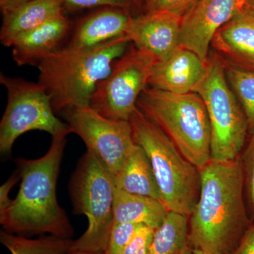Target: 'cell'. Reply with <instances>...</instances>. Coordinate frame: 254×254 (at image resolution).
I'll list each match as a JSON object with an SVG mask.
<instances>
[{
	"instance_id": "obj_7",
	"label": "cell",
	"mask_w": 254,
	"mask_h": 254,
	"mask_svg": "<svg viewBox=\"0 0 254 254\" xmlns=\"http://www.w3.org/2000/svg\"><path fill=\"white\" fill-rule=\"evenodd\" d=\"M205 77L194 93L204 102L211 131V160L228 162L240 158L249 131L242 107L229 86L225 65L217 54L208 58Z\"/></svg>"
},
{
	"instance_id": "obj_4",
	"label": "cell",
	"mask_w": 254,
	"mask_h": 254,
	"mask_svg": "<svg viewBox=\"0 0 254 254\" xmlns=\"http://www.w3.org/2000/svg\"><path fill=\"white\" fill-rule=\"evenodd\" d=\"M137 107L198 170L211 160V131L206 107L196 93L175 94L146 88Z\"/></svg>"
},
{
	"instance_id": "obj_30",
	"label": "cell",
	"mask_w": 254,
	"mask_h": 254,
	"mask_svg": "<svg viewBox=\"0 0 254 254\" xmlns=\"http://www.w3.org/2000/svg\"><path fill=\"white\" fill-rule=\"evenodd\" d=\"M29 1L31 0H0V9L4 14Z\"/></svg>"
},
{
	"instance_id": "obj_32",
	"label": "cell",
	"mask_w": 254,
	"mask_h": 254,
	"mask_svg": "<svg viewBox=\"0 0 254 254\" xmlns=\"http://www.w3.org/2000/svg\"><path fill=\"white\" fill-rule=\"evenodd\" d=\"M66 254H106L105 252H86V251H73L68 252Z\"/></svg>"
},
{
	"instance_id": "obj_13",
	"label": "cell",
	"mask_w": 254,
	"mask_h": 254,
	"mask_svg": "<svg viewBox=\"0 0 254 254\" xmlns=\"http://www.w3.org/2000/svg\"><path fill=\"white\" fill-rule=\"evenodd\" d=\"M182 18L166 12L146 13L132 18L126 36L138 49L163 60L180 46Z\"/></svg>"
},
{
	"instance_id": "obj_3",
	"label": "cell",
	"mask_w": 254,
	"mask_h": 254,
	"mask_svg": "<svg viewBox=\"0 0 254 254\" xmlns=\"http://www.w3.org/2000/svg\"><path fill=\"white\" fill-rule=\"evenodd\" d=\"M128 43L125 36L90 49L64 46L42 60L38 82L50 95L55 113L90 105L98 83L111 72Z\"/></svg>"
},
{
	"instance_id": "obj_27",
	"label": "cell",
	"mask_w": 254,
	"mask_h": 254,
	"mask_svg": "<svg viewBox=\"0 0 254 254\" xmlns=\"http://www.w3.org/2000/svg\"><path fill=\"white\" fill-rule=\"evenodd\" d=\"M64 4L75 9L94 7H117L127 9L129 0H63Z\"/></svg>"
},
{
	"instance_id": "obj_8",
	"label": "cell",
	"mask_w": 254,
	"mask_h": 254,
	"mask_svg": "<svg viewBox=\"0 0 254 254\" xmlns=\"http://www.w3.org/2000/svg\"><path fill=\"white\" fill-rule=\"evenodd\" d=\"M0 82L7 92V104L0 123V153L11 154L14 142L26 132L39 130L57 136L69 132L52 106L51 98L39 82L10 77L0 73Z\"/></svg>"
},
{
	"instance_id": "obj_9",
	"label": "cell",
	"mask_w": 254,
	"mask_h": 254,
	"mask_svg": "<svg viewBox=\"0 0 254 254\" xmlns=\"http://www.w3.org/2000/svg\"><path fill=\"white\" fill-rule=\"evenodd\" d=\"M157 60L134 46L114 64L111 72L100 82L90 106L105 118L129 120L137 101L149 85Z\"/></svg>"
},
{
	"instance_id": "obj_14",
	"label": "cell",
	"mask_w": 254,
	"mask_h": 254,
	"mask_svg": "<svg viewBox=\"0 0 254 254\" xmlns=\"http://www.w3.org/2000/svg\"><path fill=\"white\" fill-rule=\"evenodd\" d=\"M131 19L125 9L102 7L78 23L66 46L90 49L125 36Z\"/></svg>"
},
{
	"instance_id": "obj_5",
	"label": "cell",
	"mask_w": 254,
	"mask_h": 254,
	"mask_svg": "<svg viewBox=\"0 0 254 254\" xmlns=\"http://www.w3.org/2000/svg\"><path fill=\"white\" fill-rule=\"evenodd\" d=\"M135 143L143 148L169 211L190 216L200 191V173L138 107L130 117Z\"/></svg>"
},
{
	"instance_id": "obj_33",
	"label": "cell",
	"mask_w": 254,
	"mask_h": 254,
	"mask_svg": "<svg viewBox=\"0 0 254 254\" xmlns=\"http://www.w3.org/2000/svg\"><path fill=\"white\" fill-rule=\"evenodd\" d=\"M180 254H194V252L193 249L189 245Z\"/></svg>"
},
{
	"instance_id": "obj_34",
	"label": "cell",
	"mask_w": 254,
	"mask_h": 254,
	"mask_svg": "<svg viewBox=\"0 0 254 254\" xmlns=\"http://www.w3.org/2000/svg\"><path fill=\"white\" fill-rule=\"evenodd\" d=\"M193 252H194V254H209L198 250H193Z\"/></svg>"
},
{
	"instance_id": "obj_26",
	"label": "cell",
	"mask_w": 254,
	"mask_h": 254,
	"mask_svg": "<svg viewBox=\"0 0 254 254\" xmlns=\"http://www.w3.org/2000/svg\"><path fill=\"white\" fill-rule=\"evenodd\" d=\"M155 230L142 226L120 254H148Z\"/></svg>"
},
{
	"instance_id": "obj_6",
	"label": "cell",
	"mask_w": 254,
	"mask_h": 254,
	"mask_svg": "<svg viewBox=\"0 0 254 254\" xmlns=\"http://www.w3.org/2000/svg\"><path fill=\"white\" fill-rule=\"evenodd\" d=\"M68 189L73 211L83 214L88 220L87 230L73 240L69 252H105L114 224L113 177L99 159L87 150L72 174Z\"/></svg>"
},
{
	"instance_id": "obj_10",
	"label": "cell",
	"mask_w": 254,
	"mask_h": 254,
	"mask_svg": "<svg viewBox=\"0 0 254 254\" xmlns=\"http://www.w3.org/2000/svg\"><path fill=\"white\" fill-rule=\"evenodd\" d=\"M61 114L71 133L83 140L87 150L99 159L113 178L116 176L136 145L129 121L105 118L90 105Z\"/></svg>"
},
{
	"instance_id": "obj_29",
	"label": "cell",
	"mask_w": 254,
	"mask_h": 254,
	"mask_svg": "<svg viewBox=\"0 0 254 254\" xmlns=\"http://www.w3.org/2000/svg\"><path fill=\"white\" fill-rule=\"evenodd\" d=\"M229 254H254V225L249 227L236 248Z\"/></svg>"
},
{
	"instance_id": "obj_24",
	"label": "cell",
	"mask_w": 254,
	"mask_h": 254,
	"mask_svg": "<svg viewBox=\"0 0 254 254\" xmlns=\"http://www.w3.org/2000/svg\"><path fill=\"white\" fill-rule=\"evenodd\" d=\"M240 160L243 170L244 186L247 205L252 215L254 216V134L252 135Z\"/></svg>"
},
{
	"instance_id": "obj_11",
	"label": "cell",
	"mask_w": 254,
	"mask_h": 254,
	"mask_svg": "<svg viewBox=\"0 0 254 254\" xmlns=\"http://www.w3.org/2000/svg\"><path fill=\"white\" fill-rule=\"evenodd\" d=\"M241 11L240 0H197L182 18L180 46L207 61L215 33Z\"/></svg>"
},
{
	"instance_id": "obj_2",
	"label": "cell",
	"mask_w": 254,
	"mask_h": 254,
	"mask_svg": "<svg viewBox=\"0 0 254 254\" xmlns=\"http://www.w3.org/2000/svg\"><path fill=\"white\" fill-rule=\"evenodd\" d=\"M68 133L53 136L49 150L41 158L16 159L21 186L9 206L0 213L4 231L23 237L72 238V225L57 198V182Z\"/></svg>"
},
{
	"instance_id": "obj_21",
	"label": "cell",
	"mask_w": 254,
	"mask_h": 254,
	"mask_svg": "<svg viewBox=\"0 0 254 254\" xmlns=\"http://www.w3.org/2000/svg\"><path fill=\"white\" fill-rule=\"evenodd\" d=\"M73 240L48 235L31 239L4 230L0 232V242L11 254H66L69 252Z\"/></svg>"
},
{
	"instance_id": "obj_18",
	"label": "cell",
	"mask_w": 254,
	"mask_h": 254,
	"mask_svg": "<svg viewBox=\"0 0 254 254\" xmlns=\"http://www.w3.org/2000/svg\"><path fill=\"white\" fill-rule=\"evenodd\" d=\"M168 212V209L160 200L115 189L114 222L138 224L156 230L162 225Z\"/></svg>"
},
{
	"instance_id": "obj_25",
	"label": "cell",
	"mask_w": 254,
	"mask_h": 254,
	"mask_svg": "<svg viewBox=\"0 0 254 254\" xmlns=\"http://www.w3.org/2000/svg\"><path fill=\"white\" fill-rule=\"evenodd\" d=\"M197 0H145L146 13L166 12L182 18Z\"/></svg>"
},
{
	"instance_id": "obj_28",
	"label": "cell",
	"mask_w": 254,
	"mask_h": 254,
	"mask_svg": "<svg viewBox=\"0 0 254 254\" xmlns=\"http://www.w3.org/2000/svg\"><path fill=\"white\" fill-rule=\"evenodd\" d=\"M21 179L18 170L0 187V213L6 210L11 204L12 199L9 198V193L12 187Z\"/></svg>"
},
{
	"instance_id": "obj_1",
	"label": "cell",
	"mask_w": 254,
	"mask_h": 254,
	"mask_svg": "<svg viewBox=\"0 0 254 254\" xmlns=\"http://www.w3.org/2000/svg\"><path fill=\"white\" fill-rule=\"evenodd\" d=\"M200 173V195L190 215L189 245L209 254H230L250 227L240 158L210 160Z\"/></svg>"
},
{
	"instance_id": "obj_19",
	"label": "cell",
	"mask_w": 254,
	"mask_h": 254,
	"mask_svg": "<svg viewBox=\"0 0 254 254\" xmlns=\"http://www.w3.org/2000/svg\"><path fill=\"white\" fill-rule=\"evenodd\" d=\"M113 182L115 188L119 190L162 202L160 190L148 156L136 143L123 168L114 177Z\"/></svg>"
},
{
	"instance_id": "obj_31",
	"label": "cell",
	"mask_w": 254,
	"mask_h": 254,
	"mask_svg": "<svg viewBox=\"0 0 254 254\" xmlns=\"http://www.w3.org/2000/svg\"><path fill=\"white\" fill-rule=\"evenodd\" d=\"M242 11L254 14V0H240Z\"/></svg>"
},
{
	"instance_id": "obj_16",
	"label": "cell",
	"mask_w": 254,
	"mask_h": 254,
	"mask_svg": "<svg viewBox=\"0 0 254 254\" xmlns=\"http://www.w3.org/2000/svg\"><path fill=\"white\" fill-rule=\"evenodd\" d=\"M211 45L232 66L254 71V14L241 11L217 31Z\"/></svg>"
},
{
	"instance_id": "obj_22",
	"label": "cell",
	"mask_w": 254,
	"mask_h": 254,
	"mask_svg": "<svg viewBox=\"0 0 254 254\" xmlns=\"http://www.w3.org/2000/svg\"><path fill=\"white\" fill-rule=\"evenodd\" d=\"M227 81L242 105L248 123L249 132L254 134V71L225 66Z\"/></svg>"
},
{
	"instance_id": "obj_17",
	"label": "cell",
	"mask_w": 254,
	"mask_h": 254,
	"mask_svg": "<svg viewBox=\"0 0 254 254\" xmlns=\"http://www.w3.org/2000/svg\"><path fill=\"white\" fill-rule=\"evenodd\" d=\"M63 0H31L3 14L0 41L11 48L20 36L63 14Z\"/></svg>"
},
{
	"instance_id": "obj_15",
	"label": "cell",
	"mask_w": 254,
	"mask_h": 254,
	"mask_svg": "<svg viewBox=\"0 0 254 254\" xmlns=\"http://www.w3.org/2000/svg\"><path fill=\"white\" fill-rule=\"evenodd\" d=\"M71 31V23L63 14L20 36L13 43L12 58L18 66L37 65L59 50Z\"/></svg>"
},
{
	"instance_id": "obj_23",
	"label": "cell",
	"mask_w": 254,
	"mask_h": 254,
	"mask_svg": "<svg viewBox=\"0 0 254 254\" xmlns=\"http://www.w3.org/2000/svg\"><path fill=\"white\" fill-rule=\"evenodd\" d=\"M142 226L143 225L128 222H114L105 253L120 254Z\"/></svg>"
},
{
	"instance_id": "obj_12",
	"label": "cell",
	"mask_w": 254,
	"mask_h": 254,
	"mask_svg": "<svg viewBox=\"0 0 254 254\" xmlns=\"http://www.w3.org/2000/svg\"><path fill=\"white\" fill-rule=\"evenodd\" d=\"M207 61L191 50L178 46L155 63L149 85L175 94L193 93L206 74Z\"/></svg>"
},
{
	"instance_id": "obj_20",
	"label": "cell",
	"mask_w": 254,
	"mask_h": 254,
	"mask_svg": "<svg viewBox=\"0 0 254 254\" xmlns=\"http://www.w3.org/2000/svg\"><path fill=\"white\" fill-rule=\"evenodd\" d=\"M190 216L169 211L156 229L148 254H180L189 246Z\"/></svg>"
}]
</instances>
